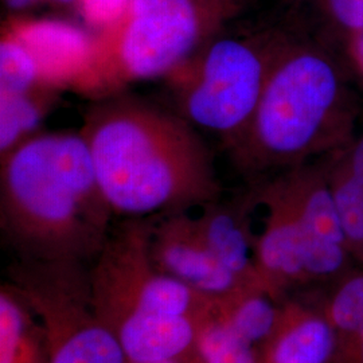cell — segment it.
Returning <instances> with one entry per match:
<instances>
[{"label":"cell","instance_id":"cell-1","mask_svg":"<svg viewBox=\"0 0 363 363\" xmlns=\"http://www.w3.org/2000/svg\"><path fill=\"white\" fill-rule=\"evenodd\" d=\"M79 133L116 214L142 218L218 201L213 155L178 112L118 91L86 109Z\"/></svg>","mask_w":363,"mask_h":363},{"label":"cell","instance_id":"cell-11","mask_svg":"<svg viewBox=\"0 0 363 363\" xmlns=\"http://www.w3.org/2000/svg\"><path fill=\"white\" fill-rule=\"evenodd\" d=\"M337 335L325 313L289 306L265 343L262 363H334Z\"/></svg>","mask_w":363,"mask_h":363},{"label":"cell","instance_id":"cell-3","mask_svg":"<svg viewBox=\"0 0 363 363\" xmlns=\"http://www.w3.org/2000/svg\"><path fill=\"white\" fill-rule=\"evenodd\" d=\"M244 0H132L115 26L96 38L77 89L97 99L135 81L166 78L220 35Z\"/></svg>","mask_w":363,"mask_h":363},{"label":"cell","instance_id":"cell-9","mask_svg":"<svg viewBox=\"0 0 363 363\" xmlns=\"http://www.w3.org/2000/svg\"><path fill=\"white\" fill-rule=\"evenodd\" d=\"M19 39L38 66L45 84L77 88L96 52V39L81 28L60 21H15L7 28Z\"/></svg>","mask_w":363,"mask_h":363},{"label":"cell","instance_id":"cell-7","mask_svg":"<svg viewBox=\"0 0 363 363\" xmlns=\"http://www.w3.org/2000/svg\"><path fill=\"white\" fill-rule=\"evenodd\" d=\"M150 256L160 271L177 277L205 298H226L249 288L211 253L198 220L186 211L164 214L159 222H154Z\"/></svg>","mask_w":363,"mask_h":363},{"label":"cell","instance_id":"cell-8","mask_svg":"<svg viewBox=\"0 0 363 363\" xmlns=\"http://www.w3.org/2000/svg\"><path fill=\"white\" fill-rule=\"evenodd\" d=\"M46 296V295H45ZM35 304L43 313L45 363H130L116 334L96 311L54 292Z\"/></svg>","mask_w":363,"mask_h":363},{"label":"cell","instance_id":"cell-23","mask_svg":"<svg viewBox=\"0 0 363 363\" xmlns=\"http://www.w3.org/2000/svg\"><path fill=\"white\" fill-rule=\"evenodd\" d=\"M39 0H6V3L15 10H19V9H25L28 6H33L35 3H38Z\"/></svg>","mask_w":363,"mask_h":363},{"label":"cell","instance_id":"cell-4","mask_svg":"<svg viewBox=\"0 0 363 363\" xmlns=\"http://www.w3.org/2000/svg\"><path fill=\"white\" fill-rule=\"evenodd\" d=\"M339 79L318 52L284 48L247 130L229 151L247 169L295 163L319 144L337 104Z\"/></svg>","mask_w":363,"mask_h":363},{"label":"cell","instance_id":"cell-19","mask_svg":"<svg viewBox=\"0 0 363 363\" xmlns=\"http://www.w3.org/2000/svg\"><path fill=\"white\" fill-rule=\"evenodd\" d=\"M325 318L337 340L357 334L363 327V273L345 279L325 304Z\"/></svg>","mask_w":363,"mask_h":363},{"label":"cell","instance_id":"cell-21","mask_svg":"<svg viewBox=\"0 0 363 363\" xmlns=\"http://www.w3.org/2000/svg\"><path fill=\"white\" fill-rule=\"evenodd\" d=\"M337 25L354 33L363 30V0H323Z\"/></svg>","mask_w":363,"mask_h":363},{"label":"cell","instance_id":"cell-20","mask_svg":"<svg viewBox=\"0 0 363 363\" xmlns=\"http://www.w3.org/2000/svg\"><path fill=\"white\" fill-rule=\"evenodd\" d=\"M132 0H79V9L91 26L104 31L115 26L130 9Z\"/></svg>","mask_w":363,"mask_h":363},{"label":"cell","instance_id":"cell-6","mask_svg":"<svg viewBox=\"0 0 363 363\" xmlns=\"http://www.w3.org/2000/svg\"><path fill=\"white\" fill-rule=\"evenodd\" d=\"M277 183L265 187L259 199L268 217L255 242V257L264 283L276 292L288 283L337 276L347 262V247L330 242L307 229L281 195Z\"/></svg>","mask_w":363,"mask_h":363},{"label":"cell","instance_id":"cell-15","mask_svg":"<svg viewBox=\"0 0 363 363\" xmlns=\"http://www.w3.org/2000/svg\"><path fill=\"white\" fill-rule=\"evenodd\" d=\"M331 186L349 252L363 259V139L346 169Z\"/></svg>","mask_w":363,"mask_h":363},{"label":"cell","instance_id":"cell-25","mask_svg":"<svg viewBox=\"0 0 363 363\" xmlns=\"http://www.w3.org/2000/svg\"><path fill=\"white\" fill-rule=\"evenodd\" d=\"M52 1H55V3H60V4H67V3H73V1H79V0H52Z\"/></svg>","mask_w":363,"mask_h":363},{"label":"cell","instance_id":"cell-22","mask_svg":"<svg viewBox=\"0 0 363 363\" xmlns=\"http://www.w3.org/2000/svg\"><path fill=\"white\" fill-rule=\"evenodd\" d=\"M334 363H363V327L357 334L337 340Z\"/></svg>","mask_w":363,"mask_h":363},{"label":"cell","instance_id":"cell-2","mask_svg":"<svg viewBox=\"0 0 363 363\" xmlns=\"http://www.w3.org/2000/svg\"><path fill=\"white\" fill-rule=\"evenodd\" d=\"M1 228L28 261L100 255L113 210L79 132L38 133L1 157Z\"/></svg>","mask_w":363,"mask_h":363},{"label":"cell","instance_id":"cell-24","mask_svg":"<svg viewBox=\"0 0 363 363\" xmlns=\"http://www.w3.org/2000/svg\"><path fill=\"white\" fill-rule=\"evenodd\" d=\"M355 54L358 60L361 61L363 67V30L357 33V39H355Z\"/></svg>","mask_w":363,"mask_h":363},{"label":"cell","instance_id":"cell-26","mask_svg":"<svg viewBox=\"0 0 363 363\" xmlns=\"http://www.w3.org/2000/svg\"><path fill=\"white\" fill-rule=\"evenodd\" d=\"M151 363H181L179 359H172V361H164V362H151Z\"/></svg>","mask_w":363,"mask_h":363},{"label":"cell","instance_id":"cell-10","mask_svg":"<svg viewBox=\"0 0 363 363\" xmlns=\"http://www.w3.org/2000/svg\"><path fill=\"white\" fill-rule=\"evenodd\" d=\"M198 323L191 316L132 313L112 325L130 363L179 359L196 343Z\"/></svg>","mask_w":363,"mask_h":363},{"label":"cell","instance_id":"cell-17","mask_svg":"<svg viewBox=\"0 0 363 363\" xmlns=\"http://www.w3.org/2000/svg\"><path fill=\"white\" fill-rule=\"evenodd\" d=\"M195 347L202 363H262L256 347L237 337L218 318L198 325Z\"/></svg>","mask_w":363,"mask_h":363},{"label":"cell","instance_id":"cell-16","mask_svg":"<svg viewBox=\"0 0 363 363\" xmlns=\"http://www.w3.org/2000/svg\"><path fill=\"white\" fill-rule=\"evenodd\" d=\"M0 363H45L26 310L21 300L4 289L0 294Z\"/></svg>","mask_w":363,"mask_h":363},{"label":"cell","instance_id":"cell-5","mask_svg":"<svg viewBox=\"0 0 363 363\" xmlns=\"http://www.w3.org/2000/svg\"><path fill=\"white\" fill-rule=\"evenodd\" d=\"M283 49L255 39L210 40L164 78L177 112L229 148L247 130Z\"/></svg>","mask_w":363,"mask_h":363},{"label":"cell","instance_id":"cell-18","mask_svg":"<svg viewBox=\"0 0 363 363\" xmlns=\"http://www.w3.org/2000/svg\"><path fill=\"white\" fill-rule=\"evenodd\" d=\"M0 91L3 93H22L45 84L33 55L7 30L0 45Z\"/></svg>","mask_w":363,"mask_h":363},{"label":"cell","instance_id":"cell-12","mask_svg":"<svg viewBox=\"0 0 363 363\" xmlns=\"http://www.w3.org/2000/svg\"><path fill=\"white\" fill-rule=\"evenodd\" d=\"M196 220L208 249L226 269L244 286H261L269 291L256 265L255 242L244 208L220 205L216 201L203 206V213Z\"/></svg>","mask_w":363,"mask_h":363},{"label":"cell","instance_id":"cell-13","mask_svg":"<svg viewBox=\"0 0 363 363\" xmlns=\"http://www.w3.org/2000/svg\"><path fill=\"white\" fill-rule=\"evenodd\" d=\"M281 313L272 292L261 286H249L222 301L218 319L237 337L256 347L272 337Z\"/></svg>","mask_w":363,"mask_h":363},{"label":"cell","instance_id":"cell-14","mask_svg":"<svg viewBox=\"0 0 363 363\" xmlns=\"http://www.w3.org/2000/svg\"><path fill=\"white\" fill-rule=\"evenodd\" d=\"M55 88L46 84L22 93H0L1 101V157L30 139L48 113Z\"/></svg>","mask_w":363,"mask_h":363}]
</instances>
